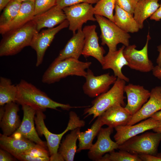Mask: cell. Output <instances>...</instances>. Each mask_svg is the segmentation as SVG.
Wrapping results in <instances>:
<instances>
[{
  "label": "cell",
  "mask_w": 161,
  "mask_h": 161,
  "mask_svg": "<svg viewBox=\"0 0 161 161\" xmlns=\"http://www.w3.org/2000/svg\"><path fill=\"white\" fill-rule=\"evenodd\" d=\"M34 4L33 1L22 2L17 16L5 28L0 31V33L4 35L22 27L32 20L34 16Z\"/></svg>",
  "instance_id": "cell-24"
},
{
  "label": "cell",
  "mask_w": 161,
  "mask_h": 161,
  "mask_svg": "<svg viewBox=\"0 0 161 161\" xmlns=\"http://www.w3.org/2000/svg\"><path fill=\"white\" fill-rule=\"evenodd\" d=\"M56 0H35L34 16L44 13L56 5Z\"/></svg>",
  "instance_id": "cell-33"
},
{
  "label": "cell",
  "mask_w": 161,
  "mask_h": 161,
  "mask_svg": "<svg viewBox=\"0 0 161 161\" xmlns=\"http://www.w3.org/2000/svg\"><path fill=\"white\" fill-rule=\"evenodd\" d=\"M67 19L63 10L56 5L47 11L34 16L32 20L39 32L44 28L54 27Z\"/></svg>",
  "instance_id": "cell-18"
},
{
  "label": "cell",
  "mask_w": 161,
  "mask_h": 161,
  "mask_svg": "<svg viewBox=\"0 0 161 161\" xmlns=\"http://www.w3.org/2000/svg\"><path fill=\"white\" fill-rule=\"evenodd\" d=\"M16 102L5 105L4 115L0 121V126L3 134L7 136L12 135L19 127L21 122L18 112L19 110Z\"/></svg>",
  "instance_id": "cell-21"
},
{
  "label": "cell",
  "mask_w": 161,
  "mask_h": 161,
  "mask_svg": "<svg viewBox=\"0 0 161 161\" xmlns=\"http://www.w3.org/2000/svg\"><path fill=\"white\" fill-rule=\"evenodd\" d=\"M157 51L159 52L158 56L156 62L157 66L161 68V45L157 47Z\"/></svg>",
  "instance_id": "cell-43"
},
{
  "label": "cell",
  "mask_w": 161,
  "mask_h": 161,
  "mask_svg": "<svg viewBox=\"0 0 161 161\" xmlns=\"http://www.w3.org/2000/svg\"><path fill=\"white\" fill-rule=\"evenodd\" d=\"M159 0H139L133 14L134 18L140 29L143 27L144 22L157 10L160 4Z\"/></svg>",
  "instance_id": "cell-26"
},
{
  "label": "cell",
  "mask_w": 161,
  "mask_h": 161,
  "mask_svg": "<svg viewBox=\"0 0 161 161\" xmlns=\"http://www.w3.org/2000/svg\"><path fill=\"white\" fill-rule=\"evenodd\" d=\"M23 112L22 121L19 127L10 136L23 137L47 148V144L39 137L34 126L35 109L26 105H22Z\"/></svg>",
  "instance_id": "cell-11"
},
{
  "label": "cell",
  "mask_w": 161,
  "mask_h": 161,
  "mask_svg": "<svg viewBox=\"0 0 161 161\" xmlns=\"http://www.w3.org/2000/svg\"><path fill=\"white\" fill-rule=\"evenodd\" d=\"M113 131V128L109 126L101 128L96 142L92 145L88 152V156L90 159L99 161L105 154L118 149L119 145L110 138Z\"/></svg>",
  "instance_id": "cell-13"
},
{
  "label": "cell",
  "mask_w": 161,
  "mask_h": 161,
  "mask_svg": "<svg viewBox=\"0 0 161 161\" xmlns=\"http://www.w3.org/2000/svg\"><path fill=\"white\" fill-rule=\"evenodd\" d=\"M42 111L36 110L34 120L38 133L44 135L47 140V147L50 154V161H65L62 155L58 152L59 145L63 136L69 129L67 127L61 133L56 134L50 132L45 126L44 119L45 116Z\"/></svg>",
  "instance_id": "cell-7"
},
{
  "label": "cell",
  "mask_w": 161,
  "mask_h": 161,
  "mask_svg": "<svg viewBox=\"0 0 161 161\" xmlns=\"http://www.w3.org/2000/svg\"><path fill=\"white\" fill-rule=\"evenodd\" d=\"M21 3L18 0H11L4 8L0 17V31L5 28L15 18Z\"/></svg>",
  "instance_id": "cell-30"
},
{
  "label": "cell",
  "mask_w": 161,
  "mask_h": 161,
  "mask_svg": "<svg viewBox=\"0 0 161 161\" xmlns=\"http://www.w3.org/2000/svg\"><path fill=\"white\" fill-rule=\"evenodd\" d=\"M11 0H0V11H1L7 6Z\"/></svg>",
  "instance_id": "cell-44"
},
{
  "label": "cell",
  "mask_w": 161,
  "mask_h": 161,
  "mask_svg": "<svg viewBox=\"0 0 161 161\" xmlns=\"http://www.w3.org/2000/svg\"><path fill=\"white\" fill-rule=\"evenodd\" d=\"M99 161H142L139 156L128 151L120 150L107 153L103 156Z\"/></svg>",
  "instance_id": "cell-32"
},
{
  "label": "cell",
  "mask_w": 161,
  "mask_h": 161,
  "mask_svg": "<svg viewBox=\"0 0 161 161\" xmlns=\"http://www.w3.org/2000/svg\"><path fill=\"white\" fill-rule=\"evenodd\" d=\"M159 125L157 120L151 117L137 124L118 126L114 128L116 133L114 138L115 142L120 145L138 134L149 130H153Z\"/></svg>",
  "instance_id": "cell-14"
},
{
  "label": "cell",
  "mask_w": 161,
  "mask_h": 161,
  "mask_svg": "<svg viewBox=\"0 0 161 161\" xmlns=\"http://www.w3.org/2000/svg\"><path fill=\"white\" fill-rule=\"evenodd\" d=\"M69 23V29L73 34L82 29L84 24L89 21H96L94 7L88 3H81L62 9Z\"/></svg>",
  "instance_id": "cell-8"
},
{
  "label": "cell",
  "mask_w": 161,
  "mask_h": 161,
  "mask_svg": "<svg viewBox=\"0 0 161 161\" xmlns=\"http://www.w3.org/2000/svg\"><path fill=\"white\" fill-rule=\"evenodd\" d=\"M103 125L100 116L97 117L90 128L84 132H80L78 139L79 141L78 148L76 152H79L82 150H89L93 145V140L98 135Z\"/></svg>",
  "instance_id": "cell-28"
},
{
  "label": "cell",
  "mask_w": 161,
  "mask_h": 161,
  "mask_svg": "<svg viewBox=\"0 0 161 161\" xmlns=\"http://www.w3.org/2000/svg\"><path fill=\"white\" fill-rule=\"evenodd\" d=\"M84 36L82 29L73 34L58 56L54 60L57 61L72 58L78 59L82 52L84 45Z\"/></svg>",
  "instance_id": "cell-23"
},
{
  "label": "cell",
  "mask_w": 161,
  "mask_h": 161,
  "mask_svg": "<svg viewBox=\"0 0 161 161\" xmlns=\"http://www.w3.org/2000/svg\"><path fill=\"white\" fill-rule=\"evenodd\" d=\"M15 157L10 153L2 148L0 149V161H13L16 160Z\"/></svg>",
  "instance_id": "cell-39"
},
{
  "label": "cell",
  "mask_w": 161,
  "mask_h": 161,
  "mask_svg": "<svg viewBox=\"0 0 161 161\" xmlns=\"http://www.w3.org/2000/svg\"><path fill=\"white\" fill-rule=\"evenodd\" d=\"M116 0H99L94 7L95 15L103 16L114 22L113 11Z\"/></svg>",
  "instance_id": "cell-31"
},
{
  "label": "cell",
  "mask_w": 161,
  "mask_h": 161,
  "mask_svg": "<svg viewBox=\"0 0 161 161\" xmlns=\"http://www.w3.org/2000/svg\"><path fill=\"white\" fill-rule=\"evenodd\" d=\"M142 161H161V153H157L155 155L147 154L138 155Z\"/></svg>",
  "instance_id": "cell-38"
},
{
  "label": "cell",
  "mask_w": 161,
  "mask_h": 161,
  "mask_svg": "<svg viewBox=\"0 0 161 161\" xmlns=\"http://www.w3.org/2000/svg\"><path fill=\"white\" fill-rule=\"evenodd\" d=\"M153 75L159 79L161 80V68L157 65L154 67L152 70Z\"/></svg>",
  "instance_id": "cell-42"
},
{
  "label": "cell",
  "mask_w": 161,
  "mask_h": 161,
  "mask_svg": "<svg viewBox=\"0 0 161 161\" xmlns=\"http://www.w3.org/2000/svg\"><path fill=\"white\" fill-rule=\"evenodd\" d=\"M92 64L72 58L62 61H54L44 73L42 78L44 83L52 84L69 76L76 75L85 78L88 69Z\"/></svg>",
  "instance_id": "cell-2"
},
{
  "label": "cell",
  "mask_w": 161,
  "mask_h": 161,
  "mask_svg": "<svg viewBox=\"0 0 161 161\" xmlns=\"http://www.w3.org/2000/svg\"><path fill=\"white\" fill-rule=\"evenodd\" d=\"M96 28V26L93 24L86 26L83 28L84 40L82 55L85 58L93 57L101 64L106 52L99 45Z\"/></svg>",
  "instance_id": "cell-15"
},
{
  "label": "cell",
  "mask_w": 161,
  "mask_h": 161,
  "mask_svg": "<svg viewBox=\"0 0 161 161\" xmlns=\"http://www.w3.org/2000/svg\"><path fill=\"white\" fill-rule=\"evenodd\" d=\"M161 141V133L146 132L128 139L119 145L118 149L134 154L155 155Z\"/></svg>",
  "instance_id": "cell-6"
},
{
  "label": "cell",
  "mask_w": 161,
  "mask_h": 161,
  "mask_svg": "<svg viewBox=\"0 0 161 161\" xmlns=\"http://www.w3.org/2000/svg\"><path fill=\"white\" fill-rule=\"evenodd\" d=\"M80 127L71 130L67 134L60 144L58 152L65 161H73L77 151L76 142L80 131Z\"/></svg>",
  "instance_id": "cell-27"
},
{
  "label": "cell",
  "mask_w": 161,
  "mask_h": 161,
  "mask_svg": "<svg viewBox=\"0 0 161 161\" xmlns=\"http://www.w3.org/2000/svg\"><path fill=\"white\" fill-rule=\"evenodd\" d=\"M86 72V81L83 89L86 95L92 98L97 97L107 92L110 85L114 84L117 79L109 73L95 76L89 68Z\"/></svg>",
  "instance_id": "cell-12"
},
{
  "label": "cell",
  "mask_w": 161,
  "mask_h": 161,
  "mask_svg": "<svg viewBox=\"0 0 161 161\" xmlns=\"http://www.w3.org/2000/svg\"><path fill=\"white\" fill-rule=\"evenodd\" d=\"M125 46L123 45L118 50L113 51H109L104 56L102 64H101L103 69H111L114 73V76L117 78L129 82V78L125 76L122 71L124 66H127L128 63L123 53Z\"/></svg>",
  "instance_id": "cell-19"
},
{
  "label": "cell",
  "mask_w": 161,
  "mask_h": 161,
  "mask_svg": "<svg viewBox=\"0 0 161 161\" xmlns=\"http://www.w3.org/2000/svg\"><path fill=\"white\" fill-rule=\"evenodd\" d=\"M99 0H56V5L63 9L72 5L81 3L96 4Z\"/></svg>",
  "instance_id": "cell-36"
},
{
  "label": "cell",
  "mask_w": 161,
  "mask_h": 161,
  "mask_svg": "<svg viewBox=\"0 0 161 161\" xmlns=\"http://www.w3.org/2000/svg\"><path fill=\"white\" fill-rule=\"evenodd\" d=\"M5 112V107L1 106L0 108V121L3 117Z\"/></svg>",
  "instance_id": "cell-45"
},
{
  "label": "cell",
  "mask_w": 161,
  "mask_h": 161,
  "mask_svg": "<svg viewBox=\"0 0 161 161\" xmlns=\"http://www.w3.org/2000/svg\"><path fill=\"white\" fill-rule=\"evenodd\" d=\"M101 31V44L106 45L109 51L117 50V46L122 44L126 47L129 45L131 37L129 33L122 30L114 22L102 16L95 15Z\"/></svg>",
  "instance_id": "cell-5"
},
{
  "label": "cell",
  "mask_w": 161,
  "mask_h": 161,
  "mask_svg": "<svg viewBox=\"0 0 161 161\" xmlns=\"http://www.w3.org/2000/svg\"><path fill=\"white\" fill-rule=\"evenodd\" d=\"M126 81L117 78L112 87L106 92L103 93L92 101V106L84 110V118L93 115L92 122L96 117L100 116L107 109L116 105H125L124 88Z\"/></svg>",
  "instance_id": "cell-4"
},
{
  "label": "cell",
  "mask_w": 161,
  "mask_h": 161,
  "mask_svg": "<svg viewBox=\"0 0 161 161\" xmlns=\"http://www.w3.org/2000/svg\"><path fill=\"white\" fill-rule=\"evenodd\" d=\"M17 92L16 102L21 105L29 106L36 110L44 111L49 108L57 110L60 107L69 110L74 107L69 104L55 102L32 84L23 79L16 85Z\"/></svg>",
  "instance_id": "cell-1"
},
{
  "label": "cell",
  "mask_w": 161,
  "mask_h": 161,
  "mask_svg": "<svg viewBox=\"0 0 161 161\" xmlns=\"http://www.w3.org/2000/svg\"><path fill=\"white\" fill-rule=\"evenodd\" d=\"M161 110V87L157 86L152 89L148 100L132 115L127 125H133L151 117L154 113Z\"/></svg>",
  "instance_id": "cell-16"
},
{
  "label": "cell",
  "mask_w": 161,
  "mask_h": 161,
  "mask_svg": "<svg viewBox=\"0 0 161 161\" xmlns=\"http://www.w3.org/2000/svg\"><path fill=\"white\" fill-rule=\"evenodd\" d=\"M69 23L66 19L56 27L37 32L34 35L30 46L36 51L37 60L36 66L42 63L45 52L56 34L62 29L67 27Z\"/></svg>",
  "instance_id": "cell-10"
},
{
  "label": "cell",
  "mask_w": 161,
  "mask_h": 161,
  "mask_svg": "<svg viewBox=\"0 0 161 161\" xmlns=\"http://www.w3.org/2000/svg\"><path fill=\"white\" fill-rule=\"evenodd\" d=\"M114 15V22L121 29L128 33H134L140 29L133 15L116 4Z\"/></svg>",
  "instance_id": "cell-25"
},
{
  "label": "cell",
  "mask_w": 161,
  "mask_h": 161,
  "mask_svg": "<svg viewBox=\"0 0 161 161\" xmlns=\"http://www.w3.org/2000/svg\"><path fill=\"white\" fill-rule=\"evenodd\" d=\"M18 160L22 161H49V158L34 157L23 153L16 157Z\"/></svg>",
  "instance_id": "cell-37"
},
{
  "label": "cell",
  "mask_w": 161,
  "mask_h": 161,
  "mask_svg": "<svg viewBox=\"0 0 161 161\" xmlns=\"http://www.w3.org/2000/svg\"><path fill=\"white\" fill-rule=\"evenodd\" d=\"M132 116L124 107L118 104L110 108L100 116L103 125L115 128L127 125Z\"/></svg>",
  "instance_id": "cell-20"
},
{
  "label": "cell",
  "mask_w": 161,
  "mask_h": 161,
  "mask_svg": "<svg viewBox=\"0 0 161 161\" xmlns=\"http://www.w3.org/2000/svg\"><path fill=\"white\" fill-rule=\"evenodd\" d=\"M47 148L36 144L33 147L27 151L24 154L31 156L43 158H49L50 154Z\"/></svg>",
  "instance_id": "cell-34"
},
{
  "label": "cell",
  "mask_w": 161,
  "mask_h": 161,
  "mask_svg": "<svg viewBox=\"0 0 161 161\" xmlns=\"http://www.w3.org/2000/svg\"><path fill=\"white\" fill-rule=\"evenodd\" d=\"M151 117L156 119L159 123V126L153 129V131L155 132L161 133V110L154 113Z\"/></svg>",
  "instance_id": "cell-40"
},
{
  "label": "cell",
  "mask_w": 161,
  "mask_h": 161,
  "mask_svg": "<svg viewBox=\"0 0 161 161\" xmlns=\"http://www.w3.org/2000/svg\"><path fill=\"white\" fill-rule=\"evenodd\" d=\"M37 32L32 20L22 27L3 35L0 44V56L16 55L25 47L30 46Z\"/></svg>",
  "instance_id": "cell-3"
},
{
  "label": "cell",
  "mask_w": 161,
  "mask_h": 161,
  "mask_svg": "<svg viewBox=\"0 0 161 161\" xmlns=\"http://www.w3.org/2000/svg\"><path fill=\"white\" fill-rule=\"evenodd\" d=\"M23 137H16L0 134L1 148L16 157L34 146L36 144Z\"/></svg>",
  "instance_id": "cell-22"
},
{
  "label": "cell",
  "mask_w": 161,
  "mask_h": 161,
  "mask_svg": "<svg viewBox=\"0 0 161 161\" xmlns=\"http://www.w3.org/2000/svg\"><path fill=\"white\" fill-rule=\"evenodd\" d=\"M139 0H116V4L120 8L133 15Z\"/></svg>",
  "instance_id": "cell-35"
},
{
  "label": "cell",
  "mask_w": 161,
  "mask_h": 161,
  "mask_svg": "<svg viewBox=\"0 0 161 161\" xmlns=\"http://www.w3.org/2000/svg\"><path fill=\"white\" fill-rule=\"evenodd\" d=\"M151 38L148 32L146 43L140 50L136 49L137 46L135 44L125 47L123 52V55L128 62V66L130 68L143 72L152 71L154 66L149 59L148 55V44Z\"/></svg>",
  "instance_id": "cell-9"
},
{
  "label": "cell",
  "mask_w": 161,
  "mask_h": 161,
  "mask_svg": "<svg viewBox=\"0 0 161 161\" xmlns=\"http://www.w3.org/2000/svg\"><path fill=\"white\" fill-rule=\"evenodd\" d=\"M127 103L124 107L127 111L133 115L138 111L148 100L150 92L143 86L129 83L124 88Z\"/></svg>",
  "instance_id": "cell-17"
},
{
  "label": "cell",
  "mask_w": 161,
  "mask_h": 161,
  "mask_svg": "<svg viewBox=\"0 0 161 161\" xmlns=\"http://www.w3.org/2000/svg\"><path fill=\"white\" fill-rule=\"evenodd\" d=\"M18 0L22 2L24 1H35V0Z\"/></svg>",
  "instance_id": "cell-46"
},
{
  "label": "cell",
  "mask_w": 161,
  "mask_h": 161,
  "mask_svg": "<svg viewBox=\"0 0 161 161\" xmlns=\"http://www.w3.org/2000/svg\"><path fill=\"white\" fill-rule=\"evenodd\" d=\"M17 92V86L13 84L11 80L7 78H0V106L10 102H16Z\"/></svg>",
  "instance_id": "cell-29"
},
{
  "label": "cell",
  "mask_w": 161,
  "mask_h": 161,
  "mask_svg": "<svg viewBox=\"0 0 161 161\" xmlns=\"http://www.w3.org/2000/svg\"><path fill=\"white\" fill-rule=\"evenodd\" d=\"M151 20L156 21H160L161 19V3L155 12L150 17Z\"/></svg>",
  "instance_id": "cell-41"
}]
</instances>
